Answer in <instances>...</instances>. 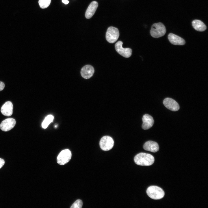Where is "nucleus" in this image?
Returning a JSON list of instances; mask_svg holds the SVG:
<instances>
[{
  "label": "nucleus",
  "instance_id": "12",
  "mask_svg": "<svg viewBox=\"0 0 208 208\" xmlns=\"http://www.w3.org/2000/svg\"><path fill=\"white\" fill-rule=\"evenodd\" d=\"M143 123L142 127L144 130L148 129L153 125L154 120L153 118L148 114L144 115L142 117Z\"/></svg>",
  "mask_w": 208,
  "mask_h": 208
},
{
  "label": "nucleus",
  "instance_id": "21",
  "mask_svg": "<svg viewBox=\"0 0 208 208\" xmlns=\"http://www.w3.org/2000/svg\"><path fill=\"white\" fill-rule=\"evenodd\" d=\"M5 163L4 160L3 159L0 158V169L3 166Z\"/></svg>",
  "mask_w": 208,
  "mask_h": 208
},
{
  "label": "nucleus",
  "instance_id": "1",
  "mask_svg": "<svg viewBox=\"0 0 208 208\" xmlns=\"http://www.w3.org/2000/svg\"><path fill=\"white\" fill-rule=\"evenodd\" d=\"M135 163L137 165L142 166H149L154 162V158L151 155L141 153L135 155L134 159Z\"/></svg>",
  "mask_w": 208,
  "mask_h": 208
},
{
  "label": "nucleus",
  "instance_id": "8",
  "mask_svg": "<svg viewBox=\"0 0 208 208\" xmlns=\"http://www.w3.org/2000/svg\"><path fill=\"white\" fill-rule=\"evenodd\" d=\"M16 123V120L14 118H8L2 122L0 125V128L3 131H8L13 128Z\"/></svg>",
  "mask_w": 208,
  "mask_h": 208
},
{
  "label": "nucleus",
  "instance_id": "22",
  "mask_svg": "<svg viewBox=\"0 0 208 208\" xmlns=\"http://www.w3.org/2000/svg\"><path fill=\"white\" fill-rule=\"evenodd\" d=\"M62 3L66 5L69 2V1L67 0H62Z\"/></svg>",
  "mask_w": 208,
  "mask_h": 208
},
{
  "label": "nucleus",
  "instance_id": "4",
  "mask_svg": "<svg viewBox=\"0 0 208 208\" xmlns=\"http://www.w3.org/2000/svg\"><path fill=\"white\" fill-rule=\"evenodd\" d=\"M119 36V31L117 28L112 26L108 28L106 34V38L109 42L114 43L117 40Z\"/></svg>",
  "mask_w": 208,
  "mask_h": 208
},
{
  "label": "nucleus",
  "instance_id": "16",
  "mask_svg": "<svg viewBox=\"0 0 208 208\" xmlns=\"http://www.w3.org/2000/svg\"><path fill=\"white\" fill-rule=\"evenodd\" d=\"M192 24L193 28L196 30L199 31H205L207 28L205 24L201 21L198 20H193Z\"/></svg>",
  "mask_w": 208,
  "mask_h": 208
},
{
  "label": "nucleus",
  "instance_id": "19",
  "mask_svg": "<svg viewBox=\"0 0 208 208\" xmlns=\"http://www.w3.org/2000/svg\"><path fill=\"white\" fill-rule=\"evenodd\" d=\"M83 205L81 200L78 199L76 200L71 206V208H81Z\"/></svg>",
  "mask_w": 208,
  "mask_h": 208
},
{
  "label": "nucleus",
  "instance_id": "5",
  "mask_svg": "<svg viewBox=\"0 0 208 208\" xmlns=\"http://www.w3.org/2000/svg\"><path fill=\"white\" fill-rule=\"evenodd\" d=\"M114 142L112 138L108 136H103L100 140L99 145L103 151H108L113 147Z\"/></svg>",
  "mask_w": 208,
  "mask_h": 208
},
{
  "label": "nucleus",
  "instance_id": "10",
  "mask_svg": "<svg viewBox=\"0 0 208 208\" xmlns=\"http://www.w3.org/2000/svg\"><path fill=\"white\" fill-rule=\"evenodd\" d=\"M94 72V69L92 66L90 65H87L82 68L81 74L84 78L88 79L93 76Z\"/></svg>",
  "mask_w": 208,
  "mask_h": 208
},
{
  "label": "nucleus",
  "instance_id": "20",
  "mask_svg": "<svg viewBox=\"0 0 208 208\" xmlns=\"http://www.w3.org/2000/svg\"><path fill=\"white\" fill-rule=\"evenodd\" d=\"M5 87L4 83L2 81H0V91L2 90Z\"/></svg>",
  "mask_w": 208,
  "mask_h": 208
},
{
  "label": "nucleus",
  "instance_id": "2",
  "mask_svg": "<svg viewBox=\"0 0 208 208\" xmlns=\"http://www.w3.org/2000/svg\"><path fill=\"white\" fill-rule=\"evenodd\" d=\"M146 192L147 195L150 198L155 200L161 199L165 195L163 190L160 187L156 186L149 187Z\"/></svg>",
  "mask_w": 208,
  "mask_h": 208
},
{
  "label": "nucleus",
  "instance_id": "15",
  "mask_svg": "<svg viewBox=\"0 0 208 208\" xmlns=\"http://www.w3.org/2000/svg\"><path fill=\"white\" fill-rule=\"evenodd\" d=\"M143 148L146 151L155 153L159 150V147L158 144L156 142L149 141L144 143Z\"/></svg>",
  "mask_w": 208,
  "mask_h": 208
},
{
  "label": "nucleus",
  "instance_id": "3",
  "mask_svg": "<svg viewBox=\"0 0 208 208\" xmlns=\"http://www.w3.org/2000/svg\"><path fill=\"white\" fill-rule=\"evenodd\" d=\"M166 32V27L161 23L154 24L152 26L150 34L153 37L157 38L164 36Z\"/></svg>",
  "mask_w": 208,
  "mask_h": 208
},
{
  "label": "nucleus",
  "instance_id": "9",
  "mask_svg": "<svg viewBox=\"0 0 208 208\" xmlns=\"http://www.w3.org/2000/svg\"><path fill=\"white\" fill-rule=\"evenodd\" d=\"M163 103L167 108L171 111H177L179 109L180 107L178 103L171 98H166L164 100Z\"/></svg>",
  "mask_w": 208,
  "mask_h": 208
},
{
  "label": "nucleus",
  "instance_id": "13",
  "mask_svg": "<svg viewBox=\"0 0 208 208\" xmlns=\"http://www.w3.org/2000/svg\"><path fill=\"white\" fill-rule=\"evenodd\" d=\"M168 38L170 42L173 44L182 45L185 44V41L184 39L172 33H170Z\"/></svg>",
  "mask_w": 208,
  "mask_h": 208
},
{
  "label": "nucleus",
  "instance_id": "18",
  "mask_svg": "<svg viewBox=\"0 0 208 208\" xmlns=\"http://www.w3.org/2000/svg\"><path fill=\"white\" fill-rule=\"evenodd\" d=\"M51 2V0H39L38 3L40 7L42 8H45L48 7Z\"/></svg>",
  "mask_w": 208,
  "mask_h": 208
},
{
  "label": "nucleus",
  "instance_id": "14",
  "mask_svg": "<svg viewBox=\"0 0 208 208\" xmlns=\"http://www.w3.org/2000/svg\"><path fill=\"white\" fill-rule=\"evenodd\" d=\"M98 5L96 1L92 2L88 7L85 13V17L87 19L91 18L95 13Z\"/></svg>",
  "mask_w": 208,
  "mask_h": 208
},
{
  "label": "nucleus",
  "instance_id": "7",
  "mask_svg": "<svg viewBox=\"0 0 208 208\" xmlns=\"http://www.w3.org/2000/svg\"><path fill=\"white\" fill-rule=\"evenodd\" d=\"M122 42L118 41L115 44V49L116 51L120 55L125 58L130 57L132 53L131 49L129 48H124L122 47Z\"/></svg>",
  "mask_w": 208,
  "mask_h": 208
},
{
  "label": "nucleus",
  "instance_id": "6",
  "mask_svg": "<svg viewBox=\"0 0 208 208\" xmlns=\"http://www.w3.org/2000/svg\"><path fill=\"white\" fill-rule=\"evenodd\" d=\"M71 156V152L69 150H64L58 155L57 158V162L60 165H64L70 160Z\"/></svg>",
  "mask_w": 208,
  "mask_h": 208
},
{
  "label": "nucleus",
  "instance_id": "11",
  "mask_svg": "<svg viewBox=\"0 0 208 208\" xmlns=\"http://www.w3.org/2000/svg\"><path fill=\"white\" fill-rule=\"evenodd\" d=\"M13 105L10 101L6 102L1 108V112L2 114L6 116H11L13 113Z\"/></svg>",
  "mask_w": 208,
  "mask_h": 208
},
{
  "label": "nucleus",
  "instance_id": "17",
  "mask_svg": "<svg viewBox=\"0 0 208 208\" xmlns=\"http://www.w3.org/2000/svg\"><path fill=\"white\" fill-rule=\"evenodd\" d=\"M54 119V117L51 115H48L46 117L43 121L42 126L43 128L45 129L47 127L49 124Z\"/></svg>",
  "mask_w": 208,
  "mask_h": 208
}]
</instances>
